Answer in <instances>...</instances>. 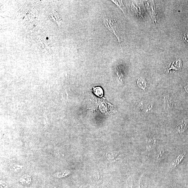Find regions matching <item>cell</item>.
<instances>
[{"mask_svg": "<svg viewBox=\"0 0 188 188\" xmlns=\"http://www.w3.org/2000/svg\"><path fill=\"white\" fill-rule=\"evenodd\" d=\"M102 19L104 26L116 36L118 40L119 45L121 48H122L125 39L124 32L123 31L122 29L119 27L117 23V21L115 20L112 21L111 19L104 17Z\"/></svg>", "mask_w": 188, "mask_h": 188, "instance_id": "obj_1", "label": "cell"}, {"mask_svg": "<svg viewBox=\"0 0 188 188\" xmlns=\"http://www.w3.org/2000/svg\"><path fill=\"white\" fill-rule=\"evenodd\" d=\"M188 120L184 119L178 123L176 127V129L179 133H182L187 130L188 127Z\"/></svg>", "mask_w": 188, "mask_h": 188, "instance_id": "obj_2", "label": "cell"}, {"mask_svg": "<svg viewBox=\"0 0 188 188\" xmlns=\"http://www.w3.org/2000/svg\"><path fill=\"white\" fill-rule=\"evenodd\" d=\"M185 153L182 154L179 156L176 159H174V160L173 161V162L171 163L169 170H172V169L175 168L177 165L179 164V163L181 162L182 159H183L184 157L185 156Z\"/></svg>", "mask_w": 188, "mask_h": 188, "instance_id": "obj_3", "label": "cell"}, {"mask_svg": "<svg viewBox=\"0 0 188 188\" xmlns=\"http://www.w3.org/2000/svg\"><path fill=\"white\" fill-rule=\"evenodd\" d=\"M172 101L168 97H165L164 100V107L165 109H170L172 107Z\"/></svg>", "mask_w": 188, "mask_h": 188, "instance_id": "obj_4", "label": "cell"}, {"mask_svg": "<svg viewBox=\"0 0 188 188\" xmlns=\"http://www.w3.org/2000/svg\"><path fill=\"white\" fill-rule=\"evenodd\" d=\"M156 143V139L154 137L150 138L147 142V146L149 149H153Z\"/></svg>", "mask_w": 188, "mask_h": 188, "instance_id": "obj_5", "label": "cell"}, {"mask_svg": "<svg viewBox=\"0 0 188 188\" xmlns=\"http://www.w3.org/2000/svg\"><path fill=\"white\" fill-rule=\"evenodd\" d=\"M31 178L29 176L25 175L23 176L21 178L20 182L21 183L26 184L29 183L31 181Z\"/></svg>", "mask_w": 188, "mask_h": 188, "instance_id": "obj_6", "label": "cell"}, {"mask_svg": "<svg viewBox=\"0 0 188 188\" xmlns=\"http://www.w3.org/2000/svg\"><path fill=\"white\" fill-rule=\"evenodd\" d=\"M137 84L138 86L140 88L143 89H145L146 87V83L145 80L142 78H140L138 79L137 81Z\"/></svg>", "mask_w": 188, "mask_h": 188, "instance_id": "obj_7", "label": "cell"}, {"mask_svg": "<svg viewBox=\"0 0 188 188\" xmlns=\"http://www.w3.org/2000/svg\"><path fill=\"white\" fill-rule=\"evenodd\" d=\"M114 3H115L118 6L119 8L121 9L122 10V11L123 13H124V5H123L122 2L120 1H112Z\"/></svg>", "mask_w": 188, "mask_h": 188, "instance_id": "obj_8", "label": "cell"}, {"mask_svg": "<svg viewBox=\"0 0 188 188\" xmlns=\"http://www.w3.org/2000/svg\"><path fill=\"white\" fill-rule=\"evenodd\" d=\"M164 153V151L162 149L161 150L160 152L159 153V154L157 157V163H159L160 162L161 159H162L163 155Z\"/></svg>", "mask_w": 188, "mask_h": 188, "instance_id": "obj_9", "label": "cell"}, {"mask_svg": "<svg viewBox=\"0 0 188 188\" xmlns=\"http://www.w3.org/2000/svg\"><path fill=\"white\" fill-rule=\"evenodd\" d=\"M95 92L97 95L98 96H102V90L101 88H97L95 89Z\"/></svg>", "mask_w": 188, "mask_h": 188, "instance_id": "obj_10", "label": "cell"}, {"mask_svg": "<svg viewBox=\"0 0 188 188\" xmlns=\"http://www.w3.org/2000/svg\"><path fill=\"white\" fill-rule=\"evenodd\" d=\"M119 153H114L111 156V158L112 159H117V157L119 156Z\"/></svg>", "mask_w": 188, "mask_h": 188, "instance_id": "obj_11", "label": "cell"}, {"mask_svg": "<svg viewBox=\"0 0 188 188\" xmlns=\"http://www.w3.org/2000/svg\"><path fill=\"white\" fill-rule=\"evenodd\" d=\"M183 38L184 41L186 43H188V33L184 34Z\"/></svg>", "mask_w": 188, "mask_h": 188, "instance_id": "obj_12", "label": "cell"}, {"mask_svg": "<svg viewBox=\"0 0 188 188\" xmlns=\"http://www.w3.org/2000/svg\"><path fill=\"white\" fill-rule=\"evenodd\" d=\"M184 89L186 91V92H187L188 93V86L187 85V86H184Z\"/></svg>", "mask_w": 188, "mask_h": 188, "instance_id": "obj_13", "label": "cell"}]
</instances>
